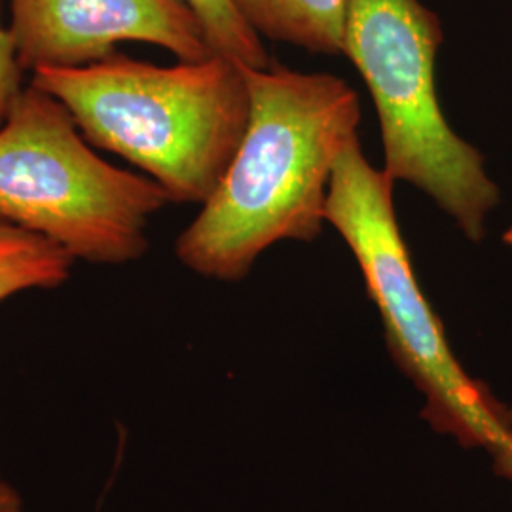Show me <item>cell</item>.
<instances>
[{
    "label": "cell",
    "mask_w": 512,
    "mask_h": 512,
    "mask_svg": "<svg viewBox=\"0 0 512 512\" xmlns=\"http://www.w3.org/2000/svg\"><path fill=\"white\" fill-rule=\"evenodd\" d=\"M247 131L217 190L175 243L194 274L241 281L279 241H313L327 222L334 165L357 135L361 101L329 73L243 65Z\"/></svg>",
    "instance_id": "6da1fadb"
},
{
    "label": "cell",
    "mask_w": 512,
    "mask_h": 512,
    "mask_svg": "<svg viewBox=\"0 0 512 512\" xmlns=\"http://www.w3.org/2000/svg\"><path fill=\"white\" fill-rule=\"evenodd\" d=\"M31 82L71 112L93 147L122 156L167 192L203 205L249 124L243 65L222 55L160 67L128 55L74 69H38Z\"/></svg>",
    "instance_id": "7a4b0ae2"
},
{
    "label": "cell",
    "mask_w": 512,
    "mask_h": 512,
    "mask_svg": "<svg viewBox=\"0 0 512 512\" xmlns=\"http://www.w3.org/2000/svg\"><path fill=\"white\" fill-rule=\"evenodd\" d=\"M395 181L366 160L359 135L334 165L327 222L346 241L384 323L395 363L420 389L425 418L495 465L512 454L509 406L459 363L439 315L423 294L393 203Z\"/></svg>",
    "instance_id": "3957f363"
},
{
    "label": "cell",
    "mask_w": 512,
    "mask_h": 512,
    "mask_svg": "<svg viewBox=\"0 0 512 512\" xmlns=\"http://www.w3.org/2000/svg\"><path fill=\"white\" fill-rule=\"evenodd\" d=\"M442 42L439 16L420 0H349L344 55L378 112L385 173L414 184L478 243L501 190L482 152L459 137L440 109L435 63Z\"/></svg>",
    "instance_id": "277c9868"
},
{
    "label": "cell",
    "mask_w": 512,
    "mask_h": 512,
    "mask_svg": "<svg viewBox=\"0 0 512 512\" xmlns=\"http://www.w3.org/2000/svg\"><path fill=\"white\" fill-rule=\"evenodd\" d=\"M167 203L156 181L97 156L54 95L21 90L0 128V219L74 260L120 266L147 253L148 222Z\"/></svg>",
    "instance_id": "5b68a950"
},
{
    "label": "cell",
    "mask_w": 512,
    "mask_h": 512,
    "mask_svg": "<svg viewBox=\"0 0 512 512\" xmlns=\"http://www.w3.org/2000/svg\"><path fill=\"white\" fill-rule=\"evenodd\" d=\"M10 33L25 71L74 69L116 54L122 42L200 61L213 50L183 0H10Z\"/></svg>",
    "instance_id": "8992f818"
},
{
    "label": "cell",
    "mask_w": 512,
    "mask_h": 512,
    "mask_svg": "<svg viewBox=\"0 0 512 512\" xmlns=\"http://www.w3.org/2000/svg\"><path fill=\"white\" fill-rule=\"evenodd\" d=\"M258 37L310 54L344 55L349 0H230Z\"/></svg>",
    "instance_id": "52a82bcc"
},
{
    "label": "cell",
    "mask_w": 512,
    "mask_h": 512,
    "mask_svg": "<svg viewBox=\"0 0 512 512\" xmlns=\"http://www.w3.org/2000/svg\"><path fill=\"white\" fill-rule=\"evenodd\" d=\"M74 258L52 239L0 219V302L10 296L61 287Z\"/></svg>",
    "instance_id": "ba28073f"
},
{
    "label": "cell",
    "mask_w": 512,
    "mask_h": 512,
    "mask_svg": "<svg viewBox=\"0 0 512 512\" xmlns=\"http://www.w3.org/2000/svg\"><path fill=\"white\" fill-rule=\"evenodd\" d=\"M202 23L213 54L228 57L251 69L272 65L262 38L239 18L230 0H183Z\"/></svg>",
    "instance_id": "9c48e42d"
},
{
    "label": "cell",
    "mask_w": 512,
    "mask_h": 512,
    "mask_svg": "<svg viewBox=\"0 0 512 512\" xmlns=\"http://www.w3.org/2000/svg\"><path fill=\"white\" fill-rule=\"evenodd\" d=\"M23 65L19 61L18 48L10 27L0 21V128L12 109L23 86Z\"/></svg>",
    "instance_id": "30bf717a"
},
{
    "label": "cell",
    "mask_w": 512,
    "mask_h": 512,
    "mask_svg": "<svg viewBox=\"0 0 512 512\" xmlns=\"http://www.w3.org/2000/svg\"><path fill=\"white\" fill-rule=\"evenodd\" d=\"M21 495L18 490L0 478V512H21Z\"/></svg>",
    "instance_id": "8fae6325"
},
{
    "label": "cell",
    "mask_w": 512,
    "mask_h": 512,
    "mask_svg": "<svg viewBox=\"0 0 512 512\" xmlns=\"http://www.w3.org/2000/svg\"><path fill=\"white\" fill-rule=\"evenodd\" d=\"M507 406H509V423H511L512 431V403L507 404ZM495 469L501 473L503 478H507V480L512 484V454L509 458L505 459V461H501L499 465H495Z\"/></svg>",
    "instance_id": "7c38bea8"
},
{
    "label": "cell",
    "mask_w": 512,
    "mask_h": 512,
    "mask_svg": "<svg viewBox=\"0 0 512 512\" xmlns=\"http://www.w3.org/2000/svg\"><path fill=\"white\" fill-rule=\"evenodd\" d=\"M503 243H505V245H507V247H512V220H511V224H509V226H507V230H505V232H503Z\"/></svg>",
    "instance_id": "4fadbf2b"
}]
</instances>
